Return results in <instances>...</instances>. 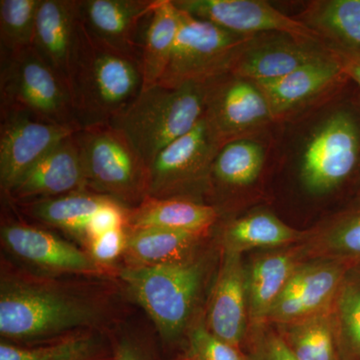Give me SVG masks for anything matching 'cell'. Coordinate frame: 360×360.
<instances>
[{"label": "cell", "mask_w": 360, "mask_h": 360, "mask_svg": "<svg viewBox=\"0 0 360 360\" xmlns=\"http://www.w3.org/2000/svg\"><path fill=\"white\" fill-rule=\"evenodd\" d=\"M181 13L172 0H160L151 14L142 41L141 70L143 86L160 84L165 75L179 34Z\"/></svg>", "instance_id": "obj_23"}, {"label": "cell", "mask_w": 360, "mask_h": 360, "mask_svg": "<svg viewBox=\"0 0 360 360\" xmlns=\"http://www.w3.org/2000/svg\"><path fill=\"white\" fill-rule=\"evenodd\" d=\"M75 134L66 137L18 180L7 195L18 202L87 191Z\"/></svg>", "instance_id": "obj_15"}, {"label": "cell", "mask_w": 360, "mask_h": 360, "mask_svg": "<svg viewBox=\"0 0 360 360\" xmlns=\"http://www.w3.org/2000/svg\"><path fill=\"white\" fill-rule=\"evenodd\" d=\"M246 46L231 75L255 84L272 82L290 75L328 52L322 44H314L290 35L257 41Z\"/></svg>", "instance_id": "obj_18"}, {"label": "cell", "mask_w": 360, "mask_h": 360, "mask_svg": "<svg viewBox=\"0 0 360 360\" xmlns=\"http://www.w3.org/2000/svg\"><path fill=\"white\" fill-rule=\"evenodd\" d=\"M217 217V208L188 198H146L127 212V224L131 229L155 227L205 236Z\"/></svg>", "instance_id": "obj_22"}, {"label": "cell", "mask_w": 360, "mask_h": 360, "mask_svg": "<svg viewBox=\"0 0 360 360\" xmlns=\"http://www.w3.org/2000/svg\"><path fill=\"white\" fill-rule=\"evenodd\" d=\"M248 322L246 270L241 253L224 250L208 307L206 328L220 340L240 348Z\"/></svg>", "instance_id": "obj_17"}, {"label": "cell", "mask_w": 360, "mask_h": 360, "mask_svg": "<svg viewBox=\"0 0 360 360\" xmlns=\"http://www.w3.org/2000/svg\"><path fill=\"white\" fill-rule=\"evenodd\" d=\"M265 153L259 142L238 139L226 142L213 162L210 179L224 186L253 184L264 168Z\"/></svg>", "instance_id": "obj_30"}, {"label": "cell", "mask_w": 360, "mask_h": 360, "mask_svg": "<svg viewBox=\"0 0 360 360\" xmlns=\"http://www.w3.org/2000/svg\"><path fill=\"white\" fill-rule=\"evenodd\" d=\"M307 232L292 229L270 212L250 213L226 225L224 250L241 253L255 248H271L290 245L304 238Z\"/></svg>", "instance_id": "obj_25"}, {"label": "cell", "mask_w": 360, "mask_h": 360, "mask_svg": "<svg viewBox=\"0 0 360 360\" xmlns=\"http://www.w3.org/2000/svg\"><path fill=\"white\" fill-rule=\"evenodd\" d=\"M347 78L340 61L328 51L321 58L285 77L257 84L266 97L272 115L276 117L311 101Z\"/></svg>", "instance_id": "obj_20"}, {"label": "cell", "mask_w": 360, "mask_h": 360, "mask_svg": "<svg viewBox=\"0 0 360 360\" xmlns=\"http://www.w3.org/2000/svg\"><path fill=\"white\" fill-rule=\"evenodd\" d=\"M336 329L354 354L360 355V277H345L333 302Z\"/></svg>", "instance_id": "obj_33"}, {"label": "cell", "mask_w": 360, "mask_h": 360, "mask_svg": "<svg viewBox=\"0 0 360 360\" xmlns=\"http://www.w3.org/2000/svg\"><path fill=\"white\" fill-rule=\"evenodd\" d=\"M160 0H78V14L87 32L103 44L141 63L139 32Z\"/></svg>", "instance_id": "obj_14"}, {"label": "cell", "mask_w": 360, "mask_h": 360, "mask_svg": "<svg viewBox=\"0 0 360 360\" xmlns=\"http://www.w3.org/2000/svg\"><path fill=\"white\" fill-rule=\"evenodd\" d=\"M283 326L285 335L281 336L296 360H338L333 305Z\"/></svg>", "instance_id": "obj_29"}, {"label": "cell", "mask_w": 360, "mask_h": 360, "mask_svg": "<svg viewBox=\"0 0 360 360\" xmlns=\"http://www.w3.org/2000/svg\"><path fill=\"white\" fill-rule=\"evenodd\" d=\"M78 25V0H42L32 47L66 86Z\"/></svg>", "instance_id": "obj_19"}, {"label": "cell", "mask_w": 360, "mask_h": 360, "mask_svg": "<svg viewBox=\"0 0 360 360\" xmlns=\"http://www.w3.org/2000/svg\"><path fill=\"white\" fill-rule=\"evenodd\" d=\"M42 0H0V51L14 52L32 45Z\"/></svg>", "instance_id": "obj_32"}, {"label": "cell", "mask_w": 360, "mask_h": 360, "mask_svg": "<svg viewBox=\"0 0 360 360\" xmlns=\"http://www.w3.org/2000/svg\"><path fill=\"white\" fill-rule=\"evenodd\" d=\"M181 13L179 34L160 85L176 89L210 84L231 75L241 53L257 37L227 32L210 21Z\"/></svg>", "instance_id": "obj_7"}, {"label": "cell", "mask_w": 360, "mask_h": 360, "mask_svg": "<svg viewBox=\"0 0 360 360\" xmlns=\"http://www.w3.org/2000/svg\"><path fill=\"white\" fill-rule=\"evenodd\" d=\"M127 212L129 210L116 201L103 206L90 220L86 233L89 241L124 227L127 221Z\"/></svg>", "instance_id": "obj_36"}, {"label": "cell", "mask_w": 360, "mask_h": 360, "mask_svg": "<svg viewBox=\"0 0 360 360\" xmlns=\"http://www.w3.org/2000/svg\"><path fill=\"white\" fill-rule=\"evenodd\" d=\"M224 146L203 115L188 134L170 143L148 167V198H181V193L210 179Z\"/></svg>", "instance_id": "obj_9"}, {"label": "cell", "mask_w": 360, "mask_h": 360, "mask_svg": "<svg viewBox=\"0 0 360 360\" xmlns=\"http://www.w3.org/2000/svg\"><path fill=\"white\" fill-rule=\"evenodd\" d=\"M130 295L146 310L163 340H176L193 314L203 269L198 262L134 266L122 272Z\"/></svg>", "instance_id": "obj_4"}, {"label": "cell", "mask_w": 360, "mask_h": 360, "mask_svg": "<svg viewBox=\"0 0 360 360\" xmlns=\"http://www.w3.org/2000/svg\"><path fill=\"white\" fill-rule=\"evenodd\" d=\"M142 86L139 61L94 39L79 20L68 82L79 129L112 122Z\"/></svg>", "instance_id": "obj_1"}, {"label": "cell", "mask_w": 360, "mask_h": 360, "mask_svg": "<svg viewBox=\"0 0 360 360\" xmlns=\"http://www.w3.org/2000/svg\"><path fill=\"white\" fill-rule=\"evenodd\" d=\"M179 11L245 37L277 32L314 44L322 37L303 21L293 20L262 0H172Z\"/></svg>", "instance_id": "obj_10"}, {"label": "cell", "mask_w": 360, "mask_h": 360, "mask_svg": "<svg viewBox=\"0 0 360 360\" xmlns=\"http://www.w3.org/2000/svg\"><path fill=\"white\" fill-rule=\"evenodd\" d=\"M1 241L15 257L39 269L73 274L101 272V265L90 255L32 225L18 222L2 225Z\"/></svg>", "instance_id": "obj_16"}, {"label": "cell", "mask_w": 360, "mask_h": 360, "mask_svg": "<svg viewBox=\"0 0 360 360\" xmlns=\"http://www.w3.org/2000/svg\"><path fill=\"white\" fill-rule=\"evenodd\" d=\"M101 354V340L92 335H70L35 347L0 343V360H103Z\"/></svg>", "instance_id": "obj_31"}, {"label": "cell", "mask_w": 360, "mask_h": 360, "mask_svg": "<svg viewBox=\"0 0 360 360\" xmlns=\"http://www.w3.org/2000/svg\"><path fill=\"white\" fill-rule=\"evenodd\" d=\"M360 165V113L340 108L319 125L303 148L300 179L309 193L338 188Z\"/></svg>", "instance_id": "obj_8"}, {"label": "cell", "mask_w": 360, "mask_h": 360, "mask_svg": "<svg viewBox=\"0 0 360 360\" xmlns=\"http://www.w3.org/2000/svg\"><path fill=\"white\" fill-rule=\"evenodd\" d=\"M210 84L142 89L110 122L149 167L170 143L188 134L203 117Z\"/></svg>", "instance_id": "obj_2"}, {"label": "cell", "mask_w": 360, "mask_h": 360, "mask_svg": "<svg viewBox=\"0 0 360 360\" xmlns=\"http://www.w3.org/2000/svg\"><path fill=\"white\" fill-rule=\"evenodd\" d=\"M111 360H153L148 352L134 341L123 338L116 343Z\"/></svg>", "instance_id": "obj_39"}, {"label": "cell", "mask_w": 360, "mask_h": 360, "mask_svg": "<svg viewBox=\"0 0 360 360\" xmlns=\"http://www.w3.org/2000/svg\"><path fill=\"white\" fill-rule=\"evenodd\" d=\"M300 252L345 265L360 264V201L312 236Z\"/></svg>", "instance_id": "obj_27"}, {"label": "cell", "mask_w": 360, "mask_h": 360, "mask_svg": "<svg viewBox=\"0 0 360 360\" xmlns=\"http://www.w3.org/2000/svg\"><path fill=\"white\" fill-rule=\"evenodd\" d=\"M205 234L165 229H132L127 233L125 253L137 266L182 262Z\"/></svg>", "instance_id": "obj_26"}, {"label": "cell", "mask_w": 360, "mask_h": 360, "mask_svg": "<svg viewBox=\"0 0 360 360\" xmlns=\"http://www.w3.org/2000/svg\"><path fill=\"white\" fill-rule=\"evenodd\" d=\"M90 257L97 264H110L122 253L125 252L127 233L124 227L108 232L99 238L89 241Z\"/></svg>", "instance_id": "obj_37"}, {"label": "cell", "mask_w": 360, "mask_h": 360, "mask_svg": "<svg viewBox=\"0 0 360 360\" xmlns=\"http://www.w3.org/2000/svg\"><path fill=\"white\" fill-rule=\"evenodd\" d=\"M303 18L323 39L360 49V0L314 1Z\"/></svg>", "instance_id": "obj_28"}, {"label": "cell", "mask_w": 360, "mask_h": 360, "mask_svg": "<svg viewBox=\"0 0 360 360\" xmlns=\"http://www.w3.org/2000/svg\"><path fill=\"white\" fill-rule=\"evenodd\" d=\"M323 46L340 61L345 77L359 85L360 89V49L322 39Z\"/></svg>", "instance_id": "obj_38"}, {"label": "cell", "mask_w": 360, "mask_h": 360, "mask_svg": "<svg viewBox=\"0 0 360 360\" xmlns=\"http://www.w3.org/2000/svg\"><path fill=\"white\" fill-rule=\"evenodd\" d=\"M205 117L225 144L266 124L274 116L257 84L229 75L210 82Z\"/></svg>", "instance_id": "obj_12"}, {"label": "cell", "mask_w": 360, "mask_h": 360, "mask_svg": "<svg viewBox=\"0 0 360 360\" xmlns=\"http://www.w3.org/2000/svg\"><path fill=\"white\" fill-rule=\"evenodd\" d=\"M97 317L96 307L77 296L33 284H1L0 333L6 340L53 338L91 326Z\"/></svg>", "instance_id": "obj_3"}, {"label": "cell", "mask_w": 360, "mask_h": 360, "mask_svg": "<svg viewBox=\"0 0 360 360\" xmlns=\"http://www.w3.org/2000/svg\"><path fill=\"white\" fill-rule=\"evenodd\" d=\"M75 137L87 191L123 206L148 198V167L120 130L108 123L77 130Z\"/></svg>", "instance_id": "obj_5"}, {"label": "cell", "mask_w": 360, "mask_h": 360, "mask_svg": "<svg viewBox=\"0 0 360 360\" xmlns=\"http://www.w3.org/2000/svg\"><path fill=\"white\" fill-rule=\"evenodd\" d=\"M347 269V265L333 260L300 264L274 303L267 322L285 326L333 307Z\"/></svg>", "instance_id": "obj_13"}, {"label": "cell", "mask_w": 360, "mask_h": 360, "mask_svg": "<svg viewBox=\"0 0 360 360\" xmlns=\"http://www.w3.org/2000/svg\"><path fill=\"white\" fill-rule=\"evenodd\" d=\"M257 330L258 335L248 355V360H296L283 336L272 330Z\"/></svg>", "instance_id": "obj_35"}, {"label": "cell", "mask_w": 360, "mask_h": 360, "mask_svg": "<svg viewBox=\"0 0 360 360\" xmlns=\"http://www.w3.org/2000/svg\"><path fill=\"white\" fill-rule=\"evenodd\" d=\"M186 360H248L240 348L232 347L210 333L206 326H198L189 335Z\"/></svg>", "instance_id": "obj_34"}, {"label": "cell", "mask_w": 360, "mask_h": 360, "mask_svg": "<svg viewBox=\"0 0 360 360\" xmlns=\"http://www.w3.org/2000/svg\"><path fill=\"white\" fill-rule=\"evenodd\" d=\"M8 111L80 129L65 82L32 47L0 51V112Z\"/></svg>", "instance_id": "obj_6"}, {"label": "cell", "mask_w": 360, "mask_h": 360, "mask_svg": "<svg viewBox=\"0 0 360 360\" xmlns=\"http://www.w3.org/2000/svg\"><path fill=\"white\" fill-rule=\"evenodd\" d=\"M115 201L108 196L84 191L20 203L27 214L42 224L87 239V229L94 215Z\"/></svg>", "instance_id": "obj_24"}, {"label": "cell", "mask_w": 360, "mask_h": 360, "mask_svg": "<svg viewBox=\"0 0 360 360\" xmlns=\"http://www.w3.org/2000/svg\"><path fill=\"white\" fill-rule=\"evenodd\" d=\"M0 186L6 194L59 142L79 130L23 112H0Z\"/></svg>", "instance_id": "obj_11"}, {"label": "cell", "mask_w": 360, "mask_h": 360, "mask_svg": "<svg viewBox=\"0 0 360 360\" xmlns=\"http://www.w3.org/2000/svg\"><path fill=\"white\" fill-rule=\"evenodd\" d=\"M300 251L269 253L258 257L246 270L248 321L259 329L269 321L277 298L300 262Z\"/></svg>", "instance_id": "obj_21"}]
</instances>
